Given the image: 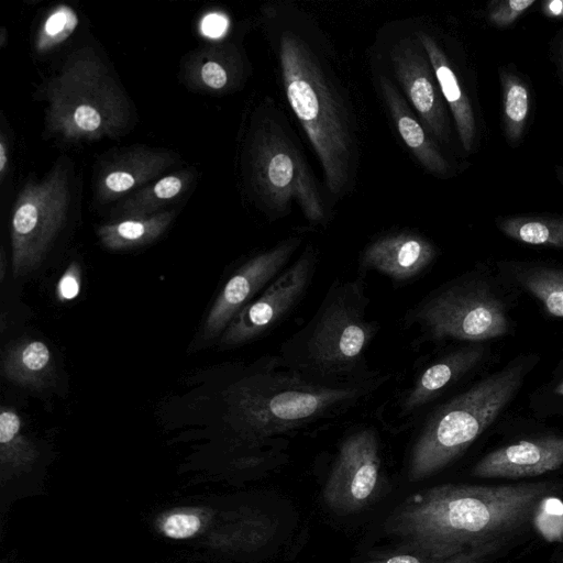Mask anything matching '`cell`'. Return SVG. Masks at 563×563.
I'll return each mask as SVG.
<instances>
[{
  "label": "cell",
  "mask_w": 563,
  "mask_h": 563,
  "mask_svg": "<svg viewBox=\"0 0 563 563\" xmlns=\"http://www.w3.org/2000/svg\"><path fill=\"white\" fill-rule=\"evenodd\" d=\"M362 279L330 285L310 320L279 349L290 368L321 385L340 386L371 376L365 355L378 325L367 317Z\"/></svg>",
  "instance_id": "cell-3"
},
{
  "label": "cell",
  "mask_w": 563,
  "mask_h": 563,
  "mask_svg": "<svg viewBox=\"0 0 563 563\" xmlns=\"http://www.w3.org/2000/svg\"><path fill=\"white\" fill-rule=\"evenodd\" d=\"M500 84V122L504 136L517 147L526 134L531 113V90L525 77L511 65L498 70Z\"/></svg>",
  "instance_id": "cell-21"
},
{
  "label": "cell",
  "mask_w": 563,
  "mask_h": 563,
  "mask_svg": "<svg viewBox=\"0 0 563 563\" xmlns=\"http://www.w3.org/2000/svg\"><path fill=\"white\" fill-rule=\"evenodd\" d=\"M317 263L318 252L308 245L292 265L233 318L221 334V345H242L274 330L307 294Z\"/></svg>",
  "instance_id": "cell-9"
},
{
  "label": "cell",
  "mask_w": 563,
  "mask_h": 563,
  "mask_svg": "<svg viewBox=\"0 0 563 563\" xmlns=\"http://www.w3.org/2000/svg\"><path fill=\"white\" fill-rule=\"evenodd\" d=\"M416 37L428 56L441 95L453 117L460 142L465 152L472 153L477 146L478 129L471 100L438 41L426 31L417 32Z\"/></svg>",
  "instance_id": "cell-17"
},
{
  "label": "cell",
  "mask_w": 563,
  "mask_h": 563,
  "mask_svg": "<svg viewBox=\"0 0 563 563\" xmlns=\"http://www.w3.org/2000/svg\"><path fill=\"white\" fill-rule=\"evenodd\" d=\"M40 453L35 443L23 433L20 416L3 407L0 412V475L1 489L14 479L29 474Z\"/></svg>",
  "instance_id": "cell-20"
},
{
  "label": "cell",
  "mask_w": 563,
  "mask_h": 563,
  "mask_svg": "<svg viewBox=\"0 0 563 563\" xmlns=\"http://www.w3.org/2000/svg\"><path fill=\"white\" fill-rule=\"evenodd\" d=\"M3 263H4V254H3V251L1 252V280L3 279V271H4V266H3Z\"/></svg>",
  "instance_id": "cell-40"
},
{
  "label": "cell",
  "mask_w": 563,
  "mask_h": 563,
  "mask_svg": "<svg viewBox=\"0 0 563 563\" xmlns=\"http://www.w3.org/2000/svg\"><path fill=\"white\" fill-rule=\"evenodd\" d=\"M553 487L548 482L440 485L402 503L386 529L410 553L449 563H481L532 523L537 506Z\"/></svg>",
  "instance_id": "cell-1"
},
{
  "label": "cell",
  "mask_w": 563,
  "mask_h": 563,
  "mask_svg": "<svg viewBox=\"0 0 563 563\" xmlns=\"http://www.w3.org/2000/svg\"><path fill=\"white\" fill-rule=\"evenodd\" d=\"M78 23V16L73 8L65 4L54 8L37 33L35 49L38 53H47L66 41Z\"/></svg>",
  "instance_id": "cell-28"
},
{
  "label": "cell",
  "mask_w": 563,
  "mask_h": 563,
  "mask_svg": "<svg viewBox=\"0 0 563 563\" xmlns=\"http://www.w3.org/2000/svg\"><path fill=\"white\" fill-rule=\"evenodd\" d=\"M251 178L273 219L296 202L311 224H323L327 210L305 157L276 115L257 121L251 143Z\"/></svg>",
  "instance_id": "cell-7"
},
{
  "label": "cell",
  "mask_w": 563,
  "mask_h": 563,
  "mask_svg": "<svg viewBox=\"0 0 563 563\" xmlns=\"http://www.w3.org/2000/svg\"><path fill=\"white\" fill-rule=\"evenodd\" d=\"M69 205L67 177L60 167L27 183L11 219L12 269L15 277L35 269L62 229Z\"/></svg>",
  "instance_id": "cell-8"
},
{
  "label": "cell",
  "mask_w": 563,
  "mask_h": 563,
  "mask_svg": "<svg viewBox=\"0 0 563 563\" xmlns=\"http://www.w3.org/2000/svg\"><path fill=\"white\" fill-rule=\"evenodd\" d=\"M529 407L539 418L563 416V358L549 379L531 394Z\"/></svg>",
  "instance_id": "cell-29"
},
{
  "label": "cell",
  "mask_w": 563,
  "mask_h": 563,
  "mask_svg": "<svg viewBox=\"0 0 563 563\" xmlns=\"http://www.w3.org/2000/svg\"><path fill=\"white\" fill-rule=\"evenodd\" d=\"M562 563H563V558H562Z\"/></svg>",
  "instance_id": "cell-41"
},
{
  "label": "cell",
  "mask_w": 563,
  "mask_h": 563,
  "mask_svg": "<svg viewBox=\"0 0 563 563\" xmlns=\"http://www.w3.org/2000/svg\"><path fill=\"white\" fill-rule=\"evenodd\" d=\"M389 60L405 96L432 137L451 139L450 121L428 56L417 37H401L389 49Z\"/></svg>",
  "instance_id": "cell-12"
},
{
  "label": "cell",
  "mask_w": 563,
  "mask_h": 563,
  "mask_svg": "<svg viewBox=\"0 0 563 563\" xmlns=\"http://www.w3.org/2000/svg\"><path fill=\"white\" fill-rule=\"evenodd\" d=\"M541 12L548 19L563 20V0L543 1Z\"/></svg>",
  "instance_id": "cell-37"
},
{
  "label": "cell",
  "mask_w": 563,
  "mask_h": 563,
  "mask_svg": "<svg viewBox=\"0 0 563 563\" xmlns=\"http://www.w3.org/2000/svg\"><path fill=\"white\" fill-rule=\"evenodd\" d=\"M377 86L398 134L417 161L435 177H452V165L422 122L412 113L395 82L383 73L377 76Z\"/></svg>",
  "instance_id": "cell-16"
},
{
  "label": "cell",
  "mask_w": 563,
  "mask_h": 563,
  "mask_svg": "<svg viewBox=\"0 0 563 563\" xmlns=\"http://www.w3.org/2000/svg\"><path fill=\"white\" fill-rule=\"evenodd\" d=\"M532 525L547 541H563V501L552 495L543 497L534 510Z\"/></svg>",
  "instance_id": "cell-30"
},
{
  "label": "cell",
  "mask_w": 563,
  "mask_h": 563,
  "mask_svg": "<svg viewBox=\"0 0 563 563\" xmlns=\"http://www.w3.org/2000/svg\"><path fill=\"white\" fill-rule=\"evenodd\" d=\"M53 358L40 340H24L5 350L1 372L10 382L32 388L44 386L52 376Z\"/></svg>",
  "instance_id": "cell-22"
},
{
  "label": "cell",
  "mask_w": 563,
  "mask_h": 563,
  "mask_svg": "<svg viewBox=\"0 0 563 563\" xmlns=\"http://www.w3.org/2000/svg\"><path fill=\"white\" fill-rule=\"evenodd\" d=\"M78 273L79 271L75 263L71 264L68 267V269L64 273L57 286V291L60 299L69 300L78 295L80 290V280L78 277Z\"/></svg>",
  "instance_id": "cell-33"
},
{
  "label": "cell",
  "mask_w": 563,
  "mask_h": 563,
  "mask_svg": "<svg viewBox=\"0 0 563 563\" xmlns=\"http://www.w3.org/2000/svg\"><path fill=\"white\" fill-rule=\"evenodd\" d=\"M191 179L192 174L187 170L162 177L124 201L120 213L124 218L157 213L158 208L178 197L189 186Z\"/></svg>",
  "instance_id": "cell-26"
},
{
  "label": "cell",
  "mask_w": 563,
  "mask_h": 563,
  "mask_svg": "<svg viewBox=\"0 0 563 563\" xmlns=\"http://www.w3.org/2000/svg\"><path fill=\"white\" fill-rule=\"evenodd\" d=\"M214 511L206 507H177L155 519L156 531L170 540H189L202 534L214 521Z\"/></svg>",
  "instance_id": "cell-27"
},
{
  "label": "cell",
  "mask_w": 563,
  "mask_h": 563,
  "mask_svg": "<svg viewBox=\"0 0 563 563\" xmlns=\"http://www.w3.org/2000/svg\"><path fill=\"white\" fill-rule=\"evenodd\" d=\"M274 525L258 512L234 514L210 537V544L224 551H251L266 544Z\"/></svg>",
  "instance_id": "cell-25"
},
{
  "label": "cell",
  "mask_w": 563,
  "mask_h": 563,
  "mask_svg": "<svg viewBox=\"0 0 563 563\" xmlns=\"http://www.w3.org/2000/svg\"><path fill=\"white\" fill-rule=\"evenodd\" d=\"M200 77L203 84L216 90L224 88L228 84V73L217 60H208L200 68Z\"/></svg>",
  "instance_id": "cell-32"
},
{
  "label": "cell",
  "mask_w": 563,
  "mask_h": 563,
  "mask_svg": "<svg viewBox=\"0 0 563 563\" xmlns=\"http://www.w3.org/2000/svg\"><path fill=\"white\" fill-rule=\"evenodd\" d=\"M277 56L286 98L307 134L324 173L329 191L343 197L356 172V134L330 65L302 27L280 23Z\"/></svg>",
  "instance_id": "cell-2"
},
{
  "label": "cell",
  "mask_w": 563,
  "mask_h": 563,
  "mask_svg": "<svg viewBox=\"0 0 563 563\" xmlns=\"http://www.w3.org/2000/svg\"><path fill=\"white\" fill-rule=\"evenodd\" d=\"M563 467V434L545 433L503 445L473 467L479 478H521Z\"/></svg>",
  "instance_id": "cell-13"
},
{
  "label": "cell",
  "mask_w": 563,
  "mask_h": 563,
  "mask_svg": "<svg viewBox=\"0 0 563 563\" xmlns=\"http://www.w3.org/2000/svg\"><path fill=\"white\" fill-rule=\"evenodd\" d=\"M173 158L167 153L133 151L109 166L97 184V196L108 202L155 178Z\"/></svg>",
  "instance_id": "cell-19"
},
{
  "label": "cell",
  "mask_w": 563,
  "mask_h": 563,
  "mask_svg": "<svg viewBox=\"0 0 563 563\" xmlns=\"http://www.w3.org/2000/svg\"><path fill=\"white\" fill-rule=\"evenodd\" d=\"M301 241L299 236L288 238L252 256L231 275L206 318L205 340L223 333L233 318L284 271Z\"/></svg>",
  "instance_id": "cell-11"
},
{
  "label": "cell",
  "mask_w": 563,
  "mask_h": 563,
  "mask_svg": "<svg viewBox=\"0 0 563 563\" xmlns=\"http://www.w3.org/2000/svg\"><path fill=\"white\" fill-rule=\"evenodd\" d=\"M48 121L64 139H97L117 132L126 119V102L95 54L77 52L47 87Z\"/></svg>",
  "instance_id": "cell-6"
},
{
  "label": "cell",
  "mask_w": 563,
  "mask_h": 563,
  "mask_svg": "<svg viewBox=\"0 0 563 563\" xmlns=\"http://www.w3.org/2000/svg\"><path fill=\"white\" fill-rule=\"evenodd\" d=\"M379 442L373 428H361L341 443L323 489V499L333 511L350 514L374 497L380 476Z\"/></svg>",
  "instance_id": "cell-10"
},
{
  "label": "cell",
  "mask_w": 563,
  "mask_h": 563,
  "mask_svg": "<svg viewBox=\"0 0 563 563\" xmlns=\"http://www.w3.org/2000/svg\"><path fill=\"white\" fill-rule=\"evenodd\" d=\"M539 360L519 354L437 407L413 443L409 479L430 477L459 457L508 408Z\"/></svg>",
  "instance_id": "cell-4"
},
{
  "label": "cell",
  "mask_w": 563,
  "mask_h": 563,
  "mask_svg": "<svg viewBox=\"0 0 563 563\" xmlns=\"http://www.w3.org/2000/svg\"><path fill=\"white\" fill-rule=\"evenodd\" d=\"M437 246L423 235L402 231L385 234L362 252L363 271H376L395 282H409L422 274L437 258Z\"/></svg>",
  "instance_id": "cell-14"
},
{
  "label": "cell",
  "mask_w": 563,
  "mask_h": 563,
  "mask_svg": "<svg viewBox=\"0 0 563 563\" xmlns=\"http://www.w3.org/2000/svg\"><path fill=\"white\" fill-rule=\"evenodd\" d=\"M534 0H494L488 3V21L498 29L511 26L527 12Z\"/></svg>",
  "instance_id": "cell-31"
},
{
  "label": "cell",
  "mask_w": 563,
  "mask_h": 563,
  "mask_svg": "<svg viewBox=\"0 0 563 563\" xmlns=\"http://www.w3.org/2000/svg\"><path fill=\"white\" fill-rule=\"evenodd\" d=\"M366 563H449L439 561L418 553H394L389 555L379 556L367 561Z\"/></svg>",
  "instance_id": "cell-34"
},
{
  "label": "cell",
  "mask_w": 563,
  "mask_h": 563,
  "mask_svg": "<svg viewBox=\"0 0 563 563\" xmlns=\"http://www.w3.org/2000/svg\"><path fill=\"white\" fill-rule=\"evenodd\" d=\"M484 343H466L439 356L413 379L399 402V416L406 418L433 401L487 357Z\"/></svg>",
  "instance_id": "cell-15"
},
{
  "label": "cell",
  "mask_w": 563,
  "mask_h": 563,
  "mask_svg": "<svg viewBox=\"0 0 563 563\" xmlns=\"http://www.w3.org/2000/svg\"><path fill=\"white\" fill-rule=\"evenodd\" d=\"M496 265L500 277L512 289L530 295L548 314L563 319L562 265L522 260H503Z\"/></svg>",
  "instance_id": "cell-18"
},
{
  "label": "cell",
  "mask_w": 563,
  "mask_h": 563,
  "mask_svg": "<svg viewBox=\"0 0 563 563\" xmlns=\"http://www.w3.org/2000/svg\"><path fill=\"white\" fill-rule=\"evenodd\" d=\"M550 58L555 67V73L563 87V29L553 37L550 44Z\"/></svg>",
  "instance_id": "cell-35"
},
{
  "label": "cell",
  "mask_w": 563,
  "mask_h": 563,
  "mask_svg": "<svg viewBox=\"0 0 563 563\" xmlns=\"http://www.w3.org/2000/svg\"><path fill=\"white\" fill-rule=\"evenodd\" d=\"M227 27V20L220 14L207 15L201 24L202 32L207 36L216 37L221 35Z\"/></svg>",
  "instance_id": "cell-36"
},
{
  "label": "cell",
  "mask_w": 563,
  "mask_h": 563,
  "mask_svg": "<svg viewBox=\"0 0 563 563\" xmlns=\"http://www.w3.org/2000/svg\"><path fill=\"white\" fill-rule=\"evenodd\" d=\"M497 229L518 243L563 250V216L512 214L497 217Z\"/></svg>",
  "instance_id": "cell-24"
},
{
  "label": "cell",
  "mask_w": 563,
  "mask_h": 563,
  "mask_svg": "<svg viewBox=\"0 0 563 563\" xmlns=\"http://www.w3.org/2000/svg\"><path fill=\"white\" fill-rule=\"evenodd\" d=\"M7 150H8L7 144L3 140V137H1V140H0V178H1V181L3 180L7 164H8V151Z\"/></svg>",
  "instance_id": "cell-38"
},
{
  "label": "cell",
  "mask_w": 563,
  "mask_h": 563,
  "mask_svg": "<svg viewBox=\"0 0 563 563\" xmlns=\"http://www.w3.org/2000/svg\"><path fill=\"white\" fill-rule=\"evenodd\" d=\"M175 213L157 212L142 217H126L102 224L98 236L102 245L111 251H123L148 244L156 240L170 224Z\"/></svg>",
  "instance_id": "cell-23"
},
{
  "label": "cell",
  "mask_w": 563,
  "mask_h": 563,
  "mask_svg": "<svg viewBox=\"0 0 563 563\" xmlns=\"http://www.w3.org/2000/svg\"><path fill=\"white\" fill-rule=\"evenodd\" d=\"M498 273V272H497ZM510 286L498 274L472 269L439 286L405 316L420 339L484 343L510 334Z\"/></svg>",
  "instance_id": "cell-5"
},
{
  "label": "cell",
  "mask_w": 563,
  "mask_h": 563,
  "mask_svg": "<svg viewBox=\"0 0 563 563\" xmlns=\"http://www.w3.org/2000/svg\"><path fill=\"white\" fill-rule=\"evenodd\" d=\"M554 172H555L556 178L559 179V181L563 188V162H561L554 166Z\"/></svg>",
  "instance_id": "cell-39"
}]
</instances>
